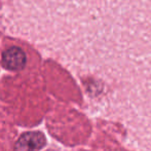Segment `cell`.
I'll return each instance as SVG.
<instances>
[{
  "label": "cell",
  "instance_id": "6da1fadb",
  "mask_svg": "<svg viewBox=\"0 0 151 151\" xmlns=\"http://www.w3.org/2000/svg\"><path fill=\"white\" fill-rule=\"evenodd\" d=\"M46 138L41 132H27L20 136L14 151H39L45 146Z\"/></svg>",
  "mask_w": 151,
  "mask_h": 151
},
{
  "label": "cell",
  "instance_id": "7a4b0ae2",
  "mask_svg": "<svg viewBox=\"0 0 151 151\" xmlns=\"http://www.w3.org/2000/svg\"><path fill=\"white\" fill-rule=\"evenodd\" d=\"M26 63V54L21 47L12 46L2 52L1 64L5 69L9 71H20L24 69Z\"/></svg>",
  "mask_w": 151,
  "mask_h": 151
}]
</instances>
